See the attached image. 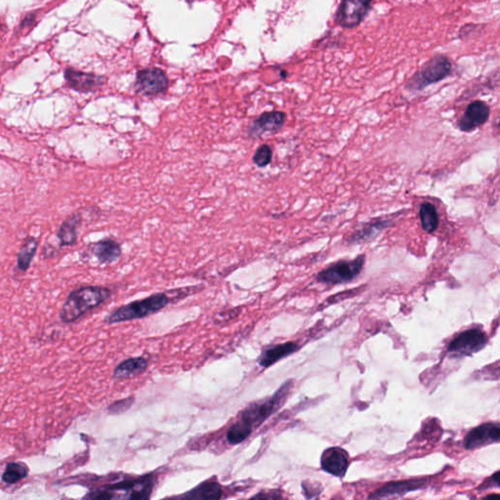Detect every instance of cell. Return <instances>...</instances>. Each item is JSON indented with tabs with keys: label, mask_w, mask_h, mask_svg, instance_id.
Segmentation results:
<instances>
[{
	"label": "cell",
	"mask_w": 500,
	"mask_h": 500,
	"mask_svg": "<svg viewBox=\"0 0 500 500\" xmlns=\"http://www.w3.org/2000/svg\"><path fill=\"white\" fill-rule=\"evenodd\" d=\"M111 289L103 287H85L72 291L61 311V319L72 322L85 313L104 303L111 296Z\"/></svg>",
	"instance_id": "1"
},
{
	"label": "cell",
	"mask_w": 500,
	"mask_h": 500,
	"mask_svg": "<svg viewBox=\"0 0 500 500\" xmlns=\"http://www.w3.org/2000/svg\"><path fill=\"white\" fill-rule=\"evenodd\" d=\"M154 483L153 477L144 476L114 483L105 490L91 492L85 497L92 499H147L151 497Z\"/></svg>",
	"instance_id": "2"
},
{
	"label": "cell",
	"mask_w": 500,
	"mask_h": 500,
	"mask_svg": "<svg viewBox=\"0 0 500 500\" xmlns=\"http://www.w3.org/2000/svg\"><path fill=\"white\" fill-rule=\"evenodd\" d=\"M168 301L169 298L165 293L154 294L142 300L121 306L107 317V322L116 324L142 319L163 309L167 305Z\"/></svg>",
	"instance_id": "3"
},
{
	"label": "cell",
	"mask_w": 500,
	"mask_h": 500,
	"mask_svg": "<svg viewBox=\"0 0 500 500\" xmlns=\"http://www.w3.org/2000/svg\"><path fill=\"white\" fill-rule=\"evenodd\" d=\"M291 382H287L266 401L256 403L245 408L240 415V421L249 425L250 428H257L263 424L271 415L280 410L286 402L287 395L291 390Z\"/></svg>",
	"instance_id": "4"
},
{
	"label": "cell",
	"mask_w": 500,
	"mask_h": 500,
	"mask_svg": "<svg viewBox=\"0 0 500 500\" xmlns=\"http://www.w3.org/2000/svg\"><path fill=\"white\" fill-rule=\"evenodd\" d=\"M366 259V254H362L353 260H340L331 264L317 274V282L333 286L348 284L361 275Z\"/></svg>",
	"instance_id": "5"
},
{
	"label": "cell",
	"mask_w": 500,
	"mask_h": 500,
	"mask_svg": "<svg viewBox=\"0 0 500 500\" xmlns=\"http://www.w3.org/2000/svg\"><path fill=\"white\" fill-rule=\"evenodd\" d=\"M452 72V63L446 56L436 55L422 66L408 81V90L420 91L431 84L439 83L450 76Z\"/></svg>",
	"instance_id": "6"
},
{
	"label": "cell",
	"mask_w": 500,
	"mask_h": 500,
	"mask_svg": "<svg viewBox=\"0 0 500 500\" xmlns=\"http://www.w3.org/2000/svg\"><path fill=\"white\" fill-rule=\"evenodd\" d=\"M488 342L487 334L482 329H471L459 334L450 343L448 352L453 357L471 356L481 351Z\"/></svg>",
	"instance_id": "7"
},
{
	"label": "cell",
	"mask_w": 500,
	"mask_h": 500,
	"mask_svg": "<svg viewBox=\"0 0 500 500\" xmlns=\"http://www.w3.org/2000/svg\"><path fill=\"white\" fill-rule=\"evenodd\" d=\"M135 87L138 93L145 96H156L165 93L168 88V78L163 70L149 67L137 72Z\"/></svg>",
	"instance_id": "8"
},
{
	"label": "cell",
	"mask_w": 500,
	"mask_h": 500,
	"mask_svg": "<svg viewBox=\"0 0 500 500\" xmlns=\"http://www.w3.org/2000/svg\"><path fill=\"white\" fill-rule=\"evenodd\" d=\"M373 0H342L336 15L341 27L352 29L363 22Z\"/></svg>",
	"instance_id": "9"
},
{
	"label": "cell",
	"mask_w": 500,
	"mask_h": 500,
	"mask_svg": "<svg viewBox=\"0 0 500 500\" xmlns=\"http://www.w3.org/2000/svg\"><path fill=\"white\" fill-rule=\"evenodd\" d=\"M287 114L284 112H266L254 119L249 128V136L259 139L265 134H274L284 127Z\"/></svg>",
	"instance_id": "10"
},
{
	"label": "cell",
	"mask_w": 500,
	"mask_h": 500,
	"mask_svg": "<svg viewBox=\"0 0 500 500\" xmlns=\"http://www.w3.org/2000/svg\"><path fill=\"white\" fill-rule=\"evenodd\" d=\"M500 438L499 423H483L471 430L465 437L464 447L467 450L485 447L490 444L499 443Z\"/></svg>",
	"instance_id": "11"
},
{
	"label": "cell",
	"mask_w": 500,
	"mask_h": 500,
	"mask_svg": "<svg viewBox=\"0 0 500 500\" xmlns=\"http://www.w3.org/2000/svg\"><path fill=\"white\" fill-rule=\"evenodd\" d=\"M490 116V109L487 103L474 101L467 106L465 113L457 123L462 132H472L485 125Z\"/></svg>",
	"instance_id": "12"
},
{
	"label": "cell",
	"mask_w": 500,
	"mask_h": 500,
	"mask_svg": "<svg viewBox=\"0 0 500 500\" xmlns=\"http://www.w3.org/2000/svg\"><path fill=\"white\" fill-rule=\"evenodd\" d=\"M321 464L322 470L326 473L342 478L349 467V457L343 448H329L322 453Z\"/></svg>",
	"instance_id": "13"
},
{
	"label": "cell",
	"mask_w": 500,
	"mask_h": 500,
	"mask_svg": "<svg viewBox=\"0 0 500 500\" xmlns=\"http://www.w3.org/2000/svg\"><path fill=\"white\" fill-rule=\"evenodd\" d=\"M426 479H413V480L397 481V482L388 483L383 487L376 490L368 499H386L394 495H404L413 490L426 487Z\"/></svg>",
	"instance_id": "14"
},
{
	"label": "cell",
	"mask_w": 500,
	"mask_h": 500,
	"mask_svg": "<svg viewBox=\"0 0 500 500\" xmlns=\"http://www.w3.org/2000/svg\"><path fill=\"white\" fill-rule=\"evenodd\" d=\"M65 78L70 87L79 92H90L101 87L105 83V78L87 72L67 69L65 72Z\"/></svg>",
	"instance_id": "15"
},
{
	"label": "cell",
	"mask_w": 500,
	"mask_h": 500,
	"mask_svg": "<svg viewBox=\"0 0 500 500\" xmlns=\"http://www.w3.org/2000/svg\"><path fill=\"white\" fill-rule=\"evenodd\" d=\"M91 251L102 264L116 262L121 258V253H123L121 244L112 238H105V240L91 245Z\"/></svg>",
	"instance_id": "16"
},
{
	"label": "cell",
	"mask_w": 500,
	"mask_h": 500,
	"mask_svg": "<svg viewBox=\"0 0 500 500\" xmlns=\"http://www.w3.org/2000/svg\"><path fill=\"white\" fill-rule=\"evenodd\" d=\"M298 345L294 342L282 343V344L272 346L261 353L258 363L263 368H269L273 364L284 359L289 355L298 351Z\"/></svg>",
	"instance_id": "17"
},
{
	"label": "cell",
	"mask_w": 500,
	"mask_h": 500,
	"mask_svg": "<svg viewBox=\"0 0 500 500\" xmlns=\"http://www.w3.org/2000/svg\"><path fill=\"white\" fill-rule=\"evenodd\" d=\"M392 219L379 218L373 222H368L362 227L360 230L353 233L348 242L350 244H362L377 237L384 229L391 225Z\"/></svg>",
	"instance_id": "18"
},
{
	"label": "cell",
	"mask_w": 500,
	"mask_h": 500,
	"mask_svg": "<svg viewBox=\"0 0 500 500\" xmlns=\"http://www.w3.org/2000/svg\"><path fill=\"white\" fill-rule=\"evenodd\" d=\"M148 360L143 357H130L121 362L114 371V376L118 379L133 377L144 373L148 368Z\"/></svg>",
	"instance_id": "19"
},
{
	"label": "cell",
	"mask_w": 500,
	"mask_h": 500,
	"mask_svg": "<svg viewBox=\"0 0 500 500\" xmlns=\"http://www.w3.org/2000/svg\"><path fill=\"white\" fill-rule=\"evenodd\" d=\"M222 487L217 482H205L193 488L183 495L184 499H219L222 497Z\"/></svg>",
	"instance_id": "20"
},
{
	"label": "cell",
	"mask_w": 500,
	"mask_h": 500,
	"mask_svg": "<svg viewBox=\"0 0 500 500\" xmlns=\"http://www.w3.org/2000/svg\"><path fill=\"white\" fill-rule=\"evenodd\" d=\"M419 218L424 232L433 233L438 229L440 217L432 203L424 202L419 207Z\"/></svg>",
	"instance_id": "21"
},
{
	"label": "cell",
	"mask_w": 500,
	"mask_h": 500,
	"mask_svg": "<svg viewBox=\"0 0 500 500\" xmlns=\"http://www.w3.org/2000/svg\"><path fill=\"white\" fill-rule=\"evenodd\" d=\"M79 222H81V215H72L62 224L59 233H58V237L63 245H71L76 242V237H78L76 228H78Z\"/></svg>",
	"instance_id": "22"
},
{
	"label": "cell",
	"mask_w": 500,
	"mask_h": 500,
	"mask_svg": "<svg viewBox=\"0 0 500 500\" xmlns=\"http://www.w3.org/2000/svg\"><path fill=\"white\" fill-rule=\"evenodd\" d=\"M29 474V469L25 465L19 462H10L6 466V471L2 475V481L8 485H13L20 482Z\"/></svg>",
	"instance_id": "23"
},
{
	"label": "cell",
	"mask_w": 500,
	"mask_h": 500,
	"mask_svg": "<svg viewBox=\"0 0 500 500\" xmlns=\"http://www.w3.org/2000/svg\"><path fill=\"white\" fill-rule=\"evenodd\" d=\"M37 249V240L34 238H29L25 240L22 249L19 252L18 267L22 271L27 270L30 267V262L34 258Z\"/></svg>",
	"instance_id": "24"
},
{
	"label": "cell",
	"mask_w": 500,
	"mask_h": 500,
	"mask_svg": "<svg viewBox=\"0 0 500 500\" xmlns=\"http://www.w3.org/2000/svg\"><path fill=\"white\" fill-rule=\"evenodd\" d=\"M252 428H250L249 425L238 420L237 423L233 424L231 428L227 432V440L231 445H238V444L242 443L247 440V438L251 435Z\"/></svg>",
	"instance_id": "25"
},
{
	"label": "cell",
	"mask_w": 500,
	"mask_h": 500,
	"mask_svg": "<svg viewBox=\"0 0 500 500\" xmlns=\"http://www.w3.org/2000/svg\"><path fill=\"white\" fill-rule=\"evenodd\" d=\"M254 165L256 167L264 168L268 167L273 160V149L267 144H264L259 147L254 153L253 158Z\"/></svg>",
	"instance_id": "26"
},
{
	"label": "cell",
	"mask_w": 500,
	"mask_h": 500,
	"mask_svg": "<svg viewBox=\"0 0 500 500\" xmlns=\"http://www.w3.org/2000/svg\"><path fill=\"white\" fill-rule=\"evenodd\" d=\"M134 404V398L130 397V398H125L119 399V401L114 402L110 406L109 410L112 413H125L128 408H132V406Z\"/></svg>",
	"instance_id": "27"
},
{
	"label": "cell",
	"mask_w": 500,
	"mask_h": 500,
	"mask_svg": "<svg viewBox=\"0 0 500 500\" xmlns=\"http://www.w3.org/2000/svg\"><path fill=\"white\" fill-rule=\"evenodd\" d=\"M499 472L497 471V473L494 474V475H492L490 477V479H488V480H486L485 482L482 483V486H481L480 488H479V490L480 488H499Z\"/></svg>",
	"instance_id": "28"
},
{
	"label": "cell",
	"mask_w": 500,
	"mask_h": 500,
	"mask_svg": "<svg viewBox=\"0 0 500 500\" xmlns=\"http://www.w3.org/2000/svg\"><path fill=\"white\" fill-rule=\"evenodd\" d=\"M492 497H499V494L488 495V497H487V499H492Z\"/></svg>",
	"instance_id": "29"
}]
</instances>
